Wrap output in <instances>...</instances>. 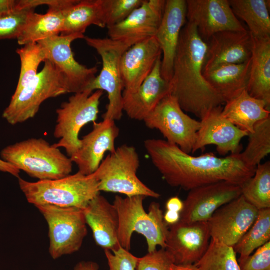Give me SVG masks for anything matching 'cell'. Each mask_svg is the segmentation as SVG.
Masks as SVG:
<instances>
[{"label": "cell", "mask_w": 270, "mask_h": 270, "mask_svg": "<svg viewBox=\"0 0 270 270\" xmlns=\"http://www.w3.org/2000/svg\"><path fill=\"white\" fill-rule=\"evenodd\" d=\"M251 67L247 91L270 108V38H253Z\"/></svg>", "instance_id": "obj_27"}, {"label": "cell", "mask_w": 270, "mask_h": 270, "mask_svg": "<svg viewBox=\"0 0 270 270\" xmlns=\"http://www.w3.org/2000/svg\"><path fill=\"white\" fill-rule=\"evenodd\" d=\"M242 196L241 186L220 182L189 191L184 202L180 220L186 222H207L222 206Z\"/></svg>", "instance_id": "obj_15"}, {"label": "cell", "mask_w": 270, "mask_h": 270, "mask_svg": "<svg viewBox=\"0 0 270 270\" xmlns=\"http://www.w3.org/2000/svg\"><path fill=\"white\" fill-rule=\"evenodd\" d=\"M20 60V72L15 92L22 90L38 74L41 62H44L46 54L44 48L38 43H32L16 50Z\"/></svg>", "instance_id": "obj_35"}, {"label": "cell", "mask_w": 270, "mask_h": 270, "mask_svg": "<svg viewBox=\"0 0 270 270\" xmlns=\"http://www.w3.org/2000/svg\"><path fill=\"white\" fill-rule=\"evenodd\" d=\"M83 211L86 224L92 230L98 246L111 252L121 248L118 238V216L113 204L100 194L90 201Z\"/></svg>", "instance_id": "obj_24"}, {"label": "cell", "mask_w": 270, "mask_h": 270, "mask_svg": "<svg viewBox=\"0 0 270 270\" xmlns=\"http://www.w3.org/2000/svg\"><path fill=\"white\" fill-rule=\"evenodd\" d=\"M84 34L56 36L38 42L44 49L47 59L63 76L68 93L77 94L88 89L96 78V66L88 68L78 63L74 57L72 42L84 39Z\"/></svg>", "instance_id": "obj_12"}, {"label": "cell", "mask_w": 270, "mask_h": 270, "mask_svg": "<svg viewBox=\"0 0 270 270\" xmlns=\"http://www.w3.org/2000/svg\"><path fill=\"white\" fill-rule=\"evenodd\" d=\"M221 106L209 112L200 120V126L192 153L204 150L207 146L214 145L222 156L239 154L242 152V139L248 136L222 114Z\"/></svg>", "instance_id": "obj_18"}, {"label": "cell", "mask_w": 270, "mask_h": 270, "mask_svg": "<svg viewBox=\"0 0 270 270\" xmlns=\"http://www.w3.org/2000/svg\"><path fill=\"white\" fill-rule=\"evenodd\" d=\"M184 206V202L178 196H173L169 198L166 204V210L181 213Z\"/></svg>", "instance_id": "obj_43"}, {"label": "cell", "mask_w": 270, "mask_h": 270, "mask_svg": "<svg viewBox=\"0 0 270 270\" xmlns=\"http://www.w3.org/2000/svg\"><path fill=\"white\" fill-rule=\"evenodd\" d=\"M166 0H145L124 21L108 28V38L132 46L155 36Z\"/></svg>", "instance_id": "obj_16"}, {"label": "cell", "mask_w": 270, "mask_h": 270, "mask_svg": "<svg viewBox=\"0 0 270 270\" xmlns=\"http://www.w3.org/2000/svg\"><path fill=\"white\" fill-rule=\"evenodd\" d=\"M162 54L155 36L132 46L124 54L120 60L123 94H132L138 90Z\"/></svg>", "instance_id": "obj_21"}, {"label": "cell", "mask_w": 270, "mask_h": 270, "mask_svg": "<svg viewBox=\"0 0 270 270\" xmlns=\"http://www.w3.org/2000/svg\"><path fill=\"white\" fill-rule=\"evenodd\" d=\"M204 70L222 64H241L252 57L253 38L248 30L226 31L212 36L206 42Z\"/></svg>", "instance_id": "obj_22"}, {"label": "cell", "mask_w": 270, "mask_h": 270, "mask_svg": "<svg viewBox=\"0 0 270 270\" xmlns=\"http://www.w3.org/2000/svg\"><path fill=\"white\" fill-rule=\"evenodd\" d=\"M145 0H102L106 28L124 21Z\"/></svg>", "instance_id": "obj_37"}, {"label": "cell", "mask_w": 270, "mask_h": 270, "mask_svg": "<svg viewBox=\"0 0 270 270\" xmlns=\"http://www.w3.org/2000/svg\"><path fill=\"white\" fill-rule=\"evenodd\" d=\"M18 10V0H0V16Z\"/></svg>", "instance_id": "obj_42"}, {"label": "cell", "mask_w": 270, "mask_h": 270, "mask_svg": "<svg viewBox=\"0 0 270 270\" xmlns=\"http://www.w3.org/2000/svg\"><path fill=\"white\" fill-rule=\"evenodd\" d=\"M186 4L187 22L196 26L205 42L220 32L247 30L234 14L228 0H186Z\"/></svg>", "instance_id": "obj_13"}, {"label": "cell", "mask_w": 270, "mask_h": 270, "mask_svg": "<svg viewBox=\"0 0 270 270\" xmlns=\"http://www.w3.org/2000/svg\"><path fill=\"white\" fill-rule=\"evenodd\" d=\"M270 240V208H268L258 210L255 222L234 248L240 258H244Z\"/></svg>", "instance_id": "obj_33"}, {"label": "cell", "mask_w": 270, "mask_h": 270, "mask_svg": "<svg viewBox=\"0 0 270 270\" xmlns=\"http://www.w3.org/2000/svg\"><path fill=\"white\" fill-rule=\"evenodd\" d=\"M250 67L251 58L241 64H222L204 70L203 75L226 103L247 89Z\"/></svg>", "instance_id": "obj_25"}, {"label": "cell", "mask_w": 270, "mask_h": 270, "mask_svg": "<svg viewBox=\"0 0 270 270\" xmlns=\"http://www.w3.org/2000/svg\"><path fill=\"white\" fill-rule=\"evenodd\" d=\"M44 62L35 78L14 92L4 110L2 118L9 124L14 126L32 118L45 100L68 93L63 76L50 60Z\"/></svg>", "instance_id": "obj_7"}, {"label": "cell", "mask_w": 270, "mask_h": 270, "mask_svg": "<svg viewBox=\"0 0 270 270\" xmlns=\"http://www.w3.org/2000/svg\"><path fill=\"white\" fill-rule=\"evenodd\" d=\"M68 9L48 8L45 14L34 13L18 38V44L24 46L58 36L62 32Z\"/></svg>", "instance_id": "obj_30"}, {"label": "cell", "mask_w": 270, "mask_h": 270, "mask_svg": "<svg viewBox=\"0 0 270 270\" xmlns=\"http://www.w3.org/2000/svg\"><path fill=\"white\" fill-rule=\"evenodd\" d=\"M186 22V0H166L162 18L155 38L163 54L161 74L168 82L172 76L180 34Z\"/></svg>", "instance_id": "obj_20"}, {"label": "cell", "mask_w": 270, "mask_h": 270, "mask_svg": "<svg viewBox=\"0 0 270 270\" xmlns=\"http://www.w3.org/2000/svg\"><path fill=\"white\" fill-rule=\"evenodd\" d=\"M73 270H100V266L94 262L82 261L77 264Z\"/></svg>", "instance_id": "obj_46"}, {"label": "cell", "mask_w": 270, "mask_h": 270, "mask_svg": "<svg viewBox=\"0 0 270 270\" xmlns=\"http://www.w3.org/2000/svg\"><path fill=\"white\" fill-rule=\"evenodd\" d=\"M170 270H198L194 264H173Z\"/></svg>", "instance_id": "obj_47"}, {"label": "cell", "mask_w": 270, "mask_h": 270, "mask_svg": "<svg viewBox=\"0 0 270 270\" xmlns=\"http://www.w3.org/2000/svg\"><path fill=\"white\" fill-rule=\"evenodd\" d=\"M210 238L207 222L180 220L169 226L166 250L174 264H194L207 250Z\"/></svg>", "instance_id": "obj_17"}, {"label": "cell", "mask_w": 270, "mask_h": 270, "mask_svg": "<svg viewBox=\"0 0 270 270\" xmlns=\"http://www.w3.org/2000/svg\"><path fill=\"white\" fill-rule=\"evenodd\" d=\"M236 18L244 21L252 36L256 39L270 38V0H228Z\"/></svg>", "instance_id": "obj_29"}, {"label": "cell", "mask_w": 270, "mask_h": 270, "mask_svg": "<svg viewBox=\"0 0 270 270\" xmlns=\"http://www.w3.org/2000/svg\"><path fill=\"white\" fill-rule=\"evenodd\" d=\"M1 158L39 180H54L70 174V158L43 138H30L7 146Z\"/></svg>", "instance_id": "obj_4"}, {"label": "cell", "mask_w": 270, "mask_h": 270, "mask_svg": "<svg viewBox=\"0 0 270 270\" xmlns=\"http://www.w3.org/2000/svg\"><path fill=\"white\" fill-rule=\"evenodd\" d=\"M194 264L198 270H241L234 248L212 238L207 250Z\"/></svg>", "instance_id": "obj_34"}, {"label": "cell", "mask_w": 270, "mask_h": 270, "mask_svg": "<svg viewBox=\"0 0 270 270\" xmlns=\"http://www.w3.org/2000/svg\"><path fill=\"white\" fill-rule=\"evenodd\" d=\"M206 51V44L198 35L196 26L187 22L180 34L170 92L184 112L200 120L225 104L204 76Z\"/></svg>", "instance_id": "obj_2"}, {"label": "cell", "mask_w": 270, "mask_h": 270, "mask_svg": "<svg viewBox=\"0 0 270 270\" xmlns=\"http://www.w3.org/2000/svg\"><path fill=\"white\" fill-rule=\"evenodd\" d=\"M104 91L90 89L74 94L56 110V124L54 136L59 141L53 145L64 148L71 158L80 146L79 134L82 128L90 122H96L100 100Z\"/></svg>", "instance_id": "obj_9"}, {"label": "cell", "mask_w": 270, "mask_h": 270, "mask_svg": "<svg viewBox=\"0 0 270 270\" xmlns=\"http://www.w3.org/2000/svg\"><path fill=\"white\" fill-rule=\"evenodd\" d=\"M164 220L168 226L174 225L180 221V213L166 210L164 214Z\"/></svg>", "instance_id": "obj_45"}, {"label": "cell", "mask_w": 270, "mask_h": 270, "mask_svg": "<svg viewBox=\"0 0 270 270\" xmlns=\"http://www.w3.org/2000/svg\"><path fill=\"white\" fill-rule=\"evenodd\" d=\"M222 116L232 124L248 134L258 122L270 117V111L262 100L252 96L244 90L227 101Z\"/></svg>", "instance_id": "obj_26"}, {"label": "cell", "mask_w": 270, "mask_h": 270, "mask_svg": "<svg viewBox=\"0 0 270 270\" xmlns=\"http://www.w3.org/2000/svg\"><path fill=\"white\" fill-rule=\"evenodd\" d=\"M144 122L148 128L158 130L168 142L186 154L192 153L200 122L186 114L171 94L166 96Z\"/></svg>", "instance_id": "obj_11"}, {"label": "cell", "mask_w": 270, "mask_h": 270, "mask_svg": "<svg viewBox=\"0 0 270 270\" xmlns=\"http://www.w3.org/2000/svg\"><path fill=\"white\" fill-rule=\"evenodd\" d=\"M92 25L106 27L102 0H79L65 12L61 35L84 34Z\"/></svg>", "instance_id": "obj_28"}, {"label": "cell", "mask_w": 270, "mask_h": 270, "mask_svg": "<svg viewBox=\"0 0 270 270\" xmlns=\"http://www.w3.org/2000/svg\"><path fill=\"white\" fill-rule=\"evenodd\" d=\"M161 57L138 90L123 94V111L131 119L144 121L170 94L169 82L161 74Z\"/></svg>", "instance_id": "obj_23"}, {"label": "cell", "mask_w": 270, "mask_h": 270, "mask_svg": "<svg viewBox=\"0 0 270 270\" xmlns=\"http://www.w3.org/2000/svg\"><path fill=\"white\" fill-rule=\"evenodd\" d=\"M140 166V158L136 148L123 144L110 153L90 175L98 182L100 192L159 198L160 194L149 188L138 177Z\"/></svg>", "instance_id": "obj_6"}, {"label": "cell", "mask_w": 270, "mask_h": 270, "mask_svg": "<svg viewBox=\"0 0 270 270\" xmlns=\"http://www.w3.org/2000/svg\"><path fill=\"white\" fill-rule=\"evenodd\" d=\"M0 172L8 173L18 178H20V171L1 158H0Z\"/></svg>", "instance_id": "obj_44"}, {"label": "cell", "mask_w": 270, "mask_h": 270, "mask_svg": "<svg viewBox=\"0 0 270 270\" xmlns=\"http://www.w3.org/2000/svg\"><path fill=\"white\" fill-rule=\"evenodd\" d=\"M146 198L142 196L114 198L113 204L119 218L118 242L127 250L130 249L134 232L145 238L148 252L156 250L158 246L166 249L169 226L164 221L160 204L152 202L148 212H146L144 206Z\"/></svg>", "instance_id": "obj_3"}, {"label": "cell", "mask_w": 270, "mask_h": 270, "mask_svg": "<svg viewBox=\"0 0 270 270\" xmlns=\"http://www.w3.org/2000/svg\"><path fill=\"white\" fill-rule=\"evenodd\" d=\"M86 44L100 56L102 68L88 89L107 92L108 104L103 120H120L123 115L124 85L120 71V60L130 47L122 42L109 38L86 36Z\"/></svg>", "instance_id": "obj_8"}, {"label": "cell", "mask_w": 270, "mask_h": 270, "mask_svg": "<svg viewBox=\"0 0 270 270\" xmlns=\"http://www.w3.org/2000/svg\"><path fill=\"white\" fill-rule=\"evenodd\" d=\"M144 146L167 184L186 191L220 182L242 186L256 171L244 163L240 154L224 158L212 153L194 156L166 140L155 138L146 140Z\"/></svg>", "instance_id": "obj_1"}, {"label": "cell", "mask_w": 270, "mask_h": 270, "mask_svg": "<svg viewBox=\"0 0 270 270\" xmlns=\"http://www.w3.org/2000/svg\"><path fill=\"white\" fill-rule=\"evenodd\" d=\"M79 0H18L20 9L36 8L37 6L47 5L48 8L67 9L76 4Z\"/></svg>", "instance_id": "obj_41"}, {"label": "cell", "mask_w": 270, "mask_h": 270, "mask_svg": "<svg viewBox=\"0 0 270 270\" xmlns=\"http://www.w3.org/2000/svg\"><path fill=\"white\" fill-rule=\"evenodd\" d=\"M173 264L172 256L166 249L161 248L140 258L136 270H170Z\"/></svg>", "instance_id": "obj_38"}, {"label": "cell", "mask_w": 270, "mask_h": 270, "mask_svg": "<svg viewBox=\"0 0 270 270\" xmlns=\"http://www.w3.org/2000/svg\"><path fill=\"white\" fill-rule=\"evenodd\" d=\"M248 136V144L240 156L248 166L256 169L270 153V117L258 122Z\"/></svg>", "instance_id": "obj_32"}, {"label": "cell", "mask_w": 270, "mask_h": 270, "mask_svg": "<svg viewBox=\"0 0 270 270\" xmlns=\"http://www.w3.org/2000/svg\"><path fill=\"white\" fill-rule=\"evenodd\" d=\"M242 196L258 210L270 208V162L257 166L254 176L241 186Z\"/></svg>", "instance_id": "obj_31"}, {"label": "cell", "mask_w": 270, "mask_h": 270, "mask_svg": "<svg viewBox=\"0 0 270 270\" xmlns=\"http://www.w3.org/2000/svg\"><path fill=\"white\" fill-rule=\"evenodd\" d=\"M110 270H136L140 258L129 250L120 248L116 250H104Z\"/></svg>", "instance_id": "obj_40"}, {"label": "cell", "mask_w": 270, "mask_h": 270, "mask_svg": "<svg viewBox=\"0 0 270 270\" xmlns=\"http://www.w3.org/2000/svg\"><path fill=\"white\" fill-rule=\"evenodd\" d=\"M241 270H270V242L256 249L252 255L240 258Z\"/></svg>", "instance_id": "obj_39"}, {"label": "cell", "mask_w": 270, "mask_h": 270, "mask_svg": "<svg viewBox=\"0 0 270 270\" xmlns=\"http://www.w3.org/2000/svg\"><path fill=\"white\" fill-rule=\"evenodd\" d=\"M35 9L18 10L0 16V40L18 39Z\"/></svg>", "instance_id": "obj_36"}, {"label": "cell", "mask_w": 270, "mask_h": 270, "mask_svg": "<svg viewBox=\"0 0 270 270\" xmlns=\"http://www.w3.org/2000/svg\"><path fill=\"white\" fill-rule=\"evenodd\" d=\"M120 134V129L115 121L103 120L93 122L91 132L80 140V147L70 158L78 168V172L90 176L98 168L106 152H114L116 148V140Z\"/></svg>", "instance_id": "obj_19"}, {"label": "cell", "mask_w": 270, "mask_h": 270, "mask_svg": "<svg viewBox=\"0 0 270 270\" xmlns=\"http://www.w3.org/2000/svg\"><path fill=\"white\" fill-rule=\"evenodd\" d=\"M36 207L48 223L49 252L53 259L80 250L88 234L83 210L50 205Z\"/></svg>", "instance_id": "obj_10"}, {"label": "cell", "mask_w": 270, "mask_h": 270, "mask_svg": "<svg viewBox=\"0 0 270 270\" xmlns=\"http://www.w3.org/2000/svg\"><path fill=\"white\" fill-rule=\"evenodd\" d=\"M18 179L28 202L35 206L50 205L84 210L100 193L95 178L78 172L54 180L30 182L20 178Z\"/></svg>", "instance_id": "obj_5"}, {"label": "cell", "mask_w": 270, "mask_h": 270, "mask_svg": "<svg viewBox=\"0 0 270 270\" xmlns=\"http://www.w3.org/2000/svg\"><path fill=\"white\" fill-rule=\"evenodd\" d=\"M258 210L242 196L217 210L207 222L212 239L234 247L255 222Z\"/></svg>", "instance_id": "obj_14"}]
</instances>
